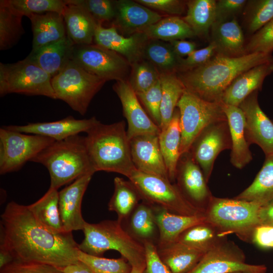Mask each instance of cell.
<instances>
[{
	"mask_svg": "<svg viewBox=\"0 0 273 273\" xmlns=\"http://www.w3.org/2000/svg\"><path fill=\"white\" fill-rule=\"evenodd\" d=\"M71 60L106 81L126 80L131 67L121 55L96 44H74Z\"/></svg>",
	"mask_w": 273,
	"mask_h": 273,
	"instance_id": "12",
	"label": "cell"
},
{
	"mask_svg": "<svg viewBox=\"0 0 273 273\" xmlns=\"http://www.w3.org/2000/svg\"><path fill=\"white\" fill-rule=\"evenodd\" d=\"M0 273H64L57 267L37 262L13 261L0 269Z\"/></svg>",
	"mask_w": 273,
	"mask_h": 273,
	"instance_id": "49",
	"label": "cell"
},
{
	"mask_svg": "<svg viewBox=\"0 0 273 273\" xmlns=\"http://www.w3.org/2000/svg\"><path fill=\"white\" fill-rule=\"evenodd\" d=\"M162 89L160 129L170 122L177 104L186 88L176 73L160 74Z\"/></svg>",
	"mask_w": 273,
	"mask_h": 273,
	"instance_id": "40",
	"label": "cell"
},
{
	"mask_svg": "<svg viewBox=\"0 0 273 273\" xmlns=\"http://www.w3.org/2000/svg\"><path fill=\"white\" fill-rule=\"evenodd\" d=\"M124 221H128L125 230L135 239L157 244L159 232L152 205L142 201Z\"/></svg>",
	"mask_w": 273,
	"mask_h": 273,
	"instance_id": "32",
	"label": "cell"
},
{
	"mask_svg": "<svg viewBox=\"0 0 273 273\" xmlns=\"http://www.w3.org/2000/svg\"><path fill=\"white\" fill-rule=\"evenodd\" d=\"M273 19V0H257L251 2L247 16V27L255 33Z\"/></svg>",
	"mask_w": 273,
	"mask_h": 273,
	"instance_id": "46",
	"label": "cell"
},
{
	"mask_svg": "<svg viewBox=\"0 0 273 273\" xmlns=\"http://www.w3.org/2000/svg\"><path fill=\"white\" fill-rule=\"evenodd\" d=\"M187 6V14L183 19L195 35H207L217 20L216 1L191 0L188 1Z\"/></svg>",
	"mask_w": 273,
	"mask_h": 273,
	"instance_id": "36",
	"label": "cell"
},
{
	"mask_svg": "<svg viewBox=\"0 0 273 273\" xmlns=\"http://www.w3.org/2000/svg\"><path fill=\"white\" fill-rule=\"evenodd\" d=\"M62 15L67 35L74 44H92L98 23L84 8L66 3Z\"/></svg>",
	"mask_w": 273,
	"mask_h": 273,
	"instance_id": "27",
	"label": "cell"
},
{
	"mask_svg": "<svg viewBox=\"0 0 273 273\" xmlns=\"http://www.w3.org/2000/svg\"><path fill=\"white\" fill-rule=\"evenodd\" d=\"M113 88L121 101L123 115L127 122L128 139L146 134L159 135L160 128L144 110L128 80L117 81Z\"/></svg>",
	"mask_w": 273,
	"mask_h": 273,
	"instance_id": "17",
	"label": "cell"
},
{
	"mask_svg": "<svg viewBox=\"0 0 273 273\" xmlns=\"http://www.w3.org/2000/svg\"><path fill=\"white\" fill-rule=\"evenodd\" d=\"M259 203L212 196L204 210L206 221L224 236L235 233L243 239L251 237L259 225Z\"/></svg>",
	"mask_w": 273,
	"mask_h": 273,
	"instance_id": "6",
	"label": "cell"
},
{
	"mask_svg": "<svg viewBox=\"0 0 273 273\" xmlns=\"http://www.w3.org/2000/svg\"><path fill=\"white\" fill-rule=\"evenodd\" d=\"M213 41L217 54L237 57L247 54L244 37L236 18L226 22L216 21L212 26Z\"/></svg>",
	"mask_w": 273,
	"mask_h": 273,
	"instance_id": "29",
	"label": "cell"
},
{
	"mask_svg": "<svg viewBox=\"0 0 273 273\" xmlns=\"http://www.w3.org/2000/svg\"><path fill=\"white\" fill-rule=\"evenodd\" d=\"M136 95L145 107L150 117L160 129L162 89L160 79L146 92Z\"/></svg>",
	"mask_w": 273,
	"mask_h": 273,
	"instance_id": "47",
	"label": "cell"
},
{
	"mask_svg": "<svg viewBox=\"0 0 273 273\" xmlns=\"http://www.w3.org/2000/svg\"><path fill=\"white\" fill-rule=\"evenodd\" d=\"M31 161L48 169L50 187L57 190L81 176L96 172L89 158L85 136L79 134L54 142Z\"/></svg>",
	"mask_w": 273,
	"mask_h": 273,
	"instance_id": "4",
	"label": "cell"
},
{
	"mask_svg": "<svg viewBox=\"0 0 273 273\" xmlns=\"http://www.w3.org/2000/svg\"><path fill=\"white\" fill-rule=\"evenodd\" d=\"M74 46L67 35L60 40L31 51L27 58L52 77L71 60Z\"/></svg>",
	"mask_w": 273,
	"mask_h": 273,
	"instance_id": "25",
	"label": "cell"
},
{
	"mask_svg": "<svg viewBox=\"0 0 273 273\" xmlns=\"http://www.w3.org/2000/svg\"><path fill=\"white\" fill-rule=\"evenodd\" d=\"M174 52L180 57H188L196 50V44L185 40H176L170 42Z\"/></svg>",
	"mask_w": 273,
	"mask_h": 273,
	"instance_id": "55",
	"label": "cell"
},
{
	"mask_svg": "<svg viewBox=\"0 0 273 273\" xmlns=\"http://www.w3.org/2000/svg\"><path fill=\"white\" fill-rule=\"evenodd\" d=\"M33 32L32 52L67 36L63 15L56 12L31 14L28 17Z\"/></svg>",
	"mask_w": 273,
	"mask_h": 273,
	"instance_id": "26",
	"label": "cell"
},
{
	"mask_svg": "<svg viewBox=\"0 0 273 273\" xmlns=\"http://www.w3.org/2000/svg\"><path fill=\"white\" fill-rule=\"evenodd\" d=\"M106 81L90 74L72 60L51 78L57 99L84 115L97 93Z\"/></svg>",
	"mask_w": 273,
	"mask_h": 273,
	"instance_id": "7",
	"label": "cell"
},
{
	"mask_svg": "<svg viewBox=\"0 0 273 273\" xmlns=\"http://www.w3.org/2000/svg\"><path fill=\"white\" fill-rule=\"evenodd\" d=\"M152 206L159 232L157 245L173 242L188 228L206 221L204 213L193 215H181L170 212L158 206Z\"/></svg>",
	"mask_w": 273,
	"mask_h": 273,
	"instance_id": "28",
	"label": "cell"
},
{
	"mask_svg": "<svg viewBox=\"0 0 273 273\" xmlns=\"http://www.w3.org/2000/svg\"><path fill=\"white\" fill-rule=\"evenodd\" d=\"M272 122H273V120H272Z\"/></svg>",
	"mask_w": 273,
	"mask_h": 273,
	"instance_id": "61",
	"label": "cell"
},
{
	"mask_svg": "<svg viewBox=\"0 0 273 273\" xmlns=\"http://www.w3.org/2000/svg\"><path fill=\"white\" fill-rule=\"evenodd\" d=\"M272 60L271 54L261 53L237 57L217 54L205 64L181 72L177 76L187 90L204 100L219 103L225 90L238 76Z\"/></svg>",
	"mask_w": 273,
	"mask_h": 273,
	"instance_id": "2",
	"label": "cell"
},
{
	"mask_svg": "<svg viewBox=\"0 0 273 273\" xmlns=\"http://www.w3.org/2000/svg\"><path fill=\"white\" fill-rule=\"evenodd\" d=\"M149 39L144 32L125 37L119 33L114 26L105 28L98 23L94 41L96 44L121 55L132 66L143 59L144 49Z\"/></svg>",
	"mask_w": 273,
	"mask_h": 273,
	"instance_id": "18",
	"label": "cell"
},
{
	"mask_svg": "<svg viewBox=\"0 0 273 273\" xmlns=\"http://www.w3.org/2000/svg\"><path fill=\"white\" fill-rule=\"evenodd\" d=\"M14 261L13 257L6 246L0 243V269Z\"/></svg>",
	"mask_w": 273,
	"mask_h": 273,
	"instance_id": "58",
	"label": "cell"
},
{
	"mask_svg": "<svg viewBox=\"0 0 273 273\" xmlns=\"http://www.w3.org/2000/svg\"><path fill=\"white\" fill-rule=\"evenodd\" d=\"M176 107L180 113V155L189 152L192 143L206 127L227 120L220 102L204 100L186 89Z\"/></svg>",
	"mask_w": 273,
	"mask_h": 273,
	"instance_id": "10",
	"label": "cell"
},
{
	"mask_svg": "<svg viewBox=\"0 0 273 273\" xmlns=\"http://www.w3.org/2000/svg\"><path fill=\"white\" fill-rule=\"evenodd\" d=\"M273 72V60L257 65L238 76L224 92L221 102L239 107L251 94L261 89L265 78Z\"/></svg>",
	"mask_w": 273,
	"mask_h": 273,
	"instance_id": "23",
	"label": "cell"
},
{
	"mask_svg": "<svg viewBox=\"0 0 273 273\" xmlns=\"http://www.w3.org/2000/svg\"><path fill=\"white\" fill-rule=\"evenodd\" d=\"M158 255L172 273H188L205 253L177 241L156 245Z\"/></svg>",
	"mask_w": 273,
	"mask_h": 273,
	"instance_id": "30",
	"label": "cell"
},
{
	"mask_svg": "<svg viewBox=\"0 0 273 273\" xmlns=\"http://www.w3.org/2000/svg\"><path fill=\"white\" fill-rule=\"evenodd\" d=\"M235 199L261 205L273 200V155L265 157L263 166L252 183Z\"/></svg>",
	"mask_w": 273,
	"mask_h": 273,
	"instance_id": "35",
	"label": "cell"
},
{
	"mask_svg": "<svg viewBox=\"0 0 273 273\" xmlns=\"http://www.w3.org/2000/svg\"><path fill=\"white\" fill-rule=\"evenodd\" d=\"M180 113L175 109L172 118L168 125L160 129L159 142L160 150L165 163L169 179L175 180L177 164L180 157L181 130Z\"/></svg>",
	"mask_w": 273,
	"mask_h": 273,
	"instance_id": "31",
	"label": "cell"
},
{
	"mask_svg": "<svg viewBox=\"0 0 273 273\" xmlns=\"http://www.w3.org/2000/svg\"><path fill=\"white\" fill-rule=\"evenodd\" d=\"M247 54H271L273 51V19L256 31L246 47Z\"/></svg>",
	"mask_w": 273,
	"mask_h": 273,
	"instance_id": "48",
	"label": "cell"
},
{
	"mask_svg": "<svg viewBox=\"0 0 273 273\" xmlns=\"http://www.w3.org/2000/svg\"><path fill=\"white\" fill-rule=\"evenodd\" d=\"M82 231L84 238L78 244L80 251L101 257L107 251H117L132 267L146 266L143 243L132 237L117 220H106L97 223L86 222Z\"/></svg>",
	"mask_w": 273,
	"mask_h": 273,
	"instance_id": "5",
	"label": "cell"
},
{
	"mask_svg": "<svg viewBox=\"0 0 273 273\" xmlns=\"http://www.w3.org/2000/svg\"><path fill=\"white\" fill-rule=\"evenodd\" d=\"M144 245L145 250L146 267L143 273H172L160 258L155 244L145 242Z\"/></svg>",
	"mask_w": 273,
	"mask_h": 273,
	"instance_id": "51",
	"label": "cell"
},
{
	"mask_svg": "<svg viewBox=\"0 0 273 273\" xmlns=\"http://www.w3.org/2000/svg\"><path fill=\"white\" fill-rule=\"evenodd\" d=\"M93 174L81 176L59 192V210L65 232L83 229L86 221L81 214V203Z\"/></svg>",
	"mask_w": 273,
	"mask_h": 273,
	"instance_id": "19",
	"label": "cell"
},
{
	"mask_svg": "<svg viewBox=\"0 0 273 273\" xmlns=\"http://www.w3.org/2000/svg\"><path fill=\"white\" fill-rule=\"evenodd\" d=\"M53 139L37 134H27L0 128V174L18 171L46 148Z\"/></svg>",
	"mask_w": 273,
	"mask_h": 273,
	"instance_id": "11",
	"label": "cell"
},
{
	"mask_svg": "<svg viewBox=\"0 0 273 273\" xmlns=\"http://www.w3.org/2000/svg\"><path fill=\"white\" fill-rule=\"evenodd\" d=\"M129 144L132 161L136 169L169 180L160 148L159 135H138L129 140Z\"/></svg>",
	"mask_w": 273,
	"mask_h": 273,
	"instance_id": "20",
	"label": "cell"
},
{
	"mask_svg": "<svg viewBox=\"0 0 273 273\" xmlns=\"http://www.w3.org/2000/svg\"><path fill=\"white\" fill-rule=\"evenodd\" d=\"M266 270L267 269L260 270V271H239L232 272L230 273H266Z\"/></svg>",
	"mask_w": 273,
	"mask_h": 273,
	"instance_id": "60",
	"label": "cell"
},
{
	"mask_svg": "<svg viewBox=\"0 0 273 273\" xmlns=\"http://www.w3.org/2000/svg\"><path fill=\"white\" fill-rule=\"evenodd\" d=\"M216 49V44L212 41L207 47L195 50L186 58L181 59L179 71L184 72L205 64L214 56Z\"/></svg>",
	"mask_w": 273,
	"mask_h": 273,
	"instance_id": "50",
	"label": "cell"
},
{
	"mask_svg": "<svg viewBox=\"0 0 273 273\" xmlns=\"http://www.w3.org/2000/svg\"><path fill=\"white\" fill-rule=\"evenodd\" d=\"M86 133V149L96 172H115L127 177L136 169L124 121L110 124L99 121Z\"/></svg>",
	"mask_w": 273,
	"mask_h": 273,
	"instance_id": "3",
	"label": "cell"
},
{
	"mask_svg": "<svg viewBox=\"0 0 273 273\" xmlns=\"http://www.w3.org/2000/svg\"><path fill=\"white\" fill-rule=\"evenodd\" d=\"M258 217L259 225L273 226V200L260 207Z\"/></svg>",
	"mask_w": 273,
	"mask_h": 273,
	"instance_id": "56",
	"label": "cell"
},
{
	"mask_svg": "<svg viewBox=\"0 0 273 273\" xmlns=\"http://www.w3.org/2000/svg\"><path fill=\"white\" fill-rule=\"evenodd\" d=\"M160 73L150 62L143 59L131 67L129 84L135 94L146 92L159 79Z\"/></svg>",
	"mask_w": 273,
	"mask_h": 273,
	"instance_id": "42",
	"label": "cell"
},
{
	"mask_svg": "<svg viewBox=\"0 0 273 273\" xmlns=\"http://www.w3.org/2000/svg\"><path fill=\"white\" fill-rule=\"evenodd\" d=\"M251 238L259 247L273 248V226L258 225L254 229Z\"/></svg>",
	"mask_w": 273,
	"mask_h": 273,
	"instance_id": "53",
	"label": "cell"
},
{
	"mask_svg": "<svg viewBox=\"0 0 273 273\" xmlns=\"http://www.w3.org/2000/svg\"><path fill=\"white\" fill-rule=\"evenodd\" d=\"M23 16L14 9L8 0L0 1V50H9L19 41L25 30Z\"/></svg>",
	"mask_w": 273,
	"mask_h": 273,
	"instance_id": "37",
	"label": "cell"
},
{
	"mask_svg": "<svg viewBox=\"0 0 273 273\" xmlns=\"http://www.w3.org/2000/svg\"><path fill=\"white\" fill-rule=\"evenodd\" d=\"M229 124L232 141L230 161L235 167L242 169L252 160V156L245 135V117L237 106L220 102Z\"/></svg>",
	"mask_w": 273,
	"mask_h": 273,
	"instance_id": "24",
	"label": "cell"
},
{
	"mask_svg": "<svg viewBox=\"0 0 273 273\" xmlns=\"http://www.w3.org/2000/svg\"><path fill=\"white\" fill-rule=\"evenodd\" d=\"M59 191L50 187L38 200L27 207L36 220L49 231L65 233L59 210Z\"/></svg>",
	"mask_w": 273,
	"mask_h": 273,
	"instance_id": "33",
	"label": "cell"
},
{
	"mask_svg": "<svg viewBox=\"0 0 273 273\" xmlns=\"http://www.w3.org/2000/svg\"><path fill=\"white\" fill-rule=\"evenodd\" d=\"M142 32L149 39L169 42L184 40L195 35L184 20L176 16L162 18L146 28Z\"/></svg>",
	"mask_w": 273,
	"mask_h": 273,
	"instance_id": "41",
	"label": "cell"
},
{
	"mask_svg": "<svg viewBox=\"0 0 273 273\" xmlns=\"http://www.w3.org/2000/svg\"><path fill=\"white\" fill-rule=\"evenodd\" d=\"M175 180L186 198L195 207L204 211L212 196L201 168L189 152L180 155Z\"/></svg>",
	"mask_w": 273,
	"mask_h": 273,
	"instance_id": "16",
	"label": "cell"
},
{
	"mask_svg": "<svg viewBox=\"0 0 273 273\" xmlns=\"http://www.w3.org/2000/svg\"><path fill=\"white\" fill-rule=\"evenodd\" d=\"M11 6L23 16L56 12L63 14L66 6L62 0H8Z\"/></svg>",
	"mask_w": 273,
	"mask_h": 273,
	"instance_id": "44",
	"label": "cell"
},
{
	"mask_svg": "<svg viewBox=\"0 0 273 273\" xmlns=\"http://www.w3.org/2000/svg\"><path fill=\"white\" fill-rule=\"evenodd\" d=\"M114 185V193L108 203V209L116 212L117 220L122 223L142 199L138 189L129 180L116 177Z\"/></svg>",
	"mask_w": 273,
	"mask_h": 273,
	"instance_id": "34",
	"label": "cell"
},
{
	"mask_svg": "<svg viewBox=\"0 0 273 273\" xmlns=\"http://www.w3.org/2000/svg\"><path fill=\"white\" fill-rule=\"evenodd\" d=\"M146 266L140 267H132L130 273H143Z\"/></svg>",
	"mask_w": 273,
	"mask_h": 273,
	"instance_id": "59",
	"label": "cell"
},
{
	"mask_svg": "<svg viewBox=\"0 0 273 273\" xmlns=\"http://www.w3.org/2000/svg\"><path fill=\"white\" fill-rule=\"evenodd\" d=\"M78 260L84 263L94 273H130L132 269L131 264L123 257L109 259L79 250Z\"/></svg>",
	"mask_w": 273,
	"mask_h": 273,
	"instance_id": "43",
	"label": "cell"
},
{
	"mask_svg": "<svg viewBox=\"0 0 273 273\" xmlns=\"http://www.w3.org/2000/svg\"><path fill=\"white\" fill-rule=\"evenodd\" d=\"M99 121L96 117L77 119L69 116L55 121L30 123L24 125H8L4 127L11 130L40 135L51 138L55 141H60L82 132L87 133Z\"/></svg>",
	"mask_w": 273,
	"mask_h": 273,
	"instance_id": "21",
	"label": "cell"
},
{
	"mask_svg": "<svg viewBox=\"0 0 273 273\" xmlns=\"http://www.w3.org/2000/svg\"><path fill=\"white\" fill-rule=\"evenodd\" d=\"M146 7L169 14L180 15L185 10V3L178 0H137Z\"/></svg>",
	"mask_w": 273,
	"mask_h": 273,
	"instance_id": "52",
	"label": "cell"
},
{
	"mask_svg": "<svg viewBox=\"0 0 273 273\" xmlns=\"http://www.w3.org/2000/svg\"><path fill=\"white\" fill-rule=\"evenodd\" d=\"M258 91L248 96L239 107L244 115L245 135L248 144L259 146L266 157L273 155V122L259 105Z\"/></svg>",
	"mask_w": 273,
	"mask_h": 273,
	"instance_id": "15",
	"label": "cell"
},
{
	"mask_svg": "<svg viewBox=\"0 0 273 273\" xmlns=\"http://www.w3.org/2000/svg\"><path fill=\"white\" fill-rule=\"evenodd\" d=\"M57 268L64 273H94L88 266L79 260L76 263Z\"/></svg>",
	"mask_w": 273,
	"mask_h": 273,
	"instance_id": "57",
	"label": "cell"
},
{
	"mask_svg": "<svg viewBox=\"0 0 273 273\" xmlns=\"http://www.w3.org/2000/svg\"><path fill=\"white\" fill-rule=\"evenodd\" d=\"M246 1L245 0H219L216 1V21L231 14H235L245 5Z\"/></svg>",
	"mask_w": 273,
	"mask_h": 273,
	"instance_id": "54",
	"label": "cell"
},
{
	"mask_svg": "<svg viewBox=\"0 0 273 273\" xmlns=\"http://www.w3.org/2000/svg\"><path fill=\"white\" fill-rule=\"evenodd\" d=\"M143 59L151 63L162 73L179 71L182 58L174 52L170 43L149 39L144 49Z\"/></svg>",
	"mask_w": 273,
	"mask_h": 273,
	"instance_id": "39",
	"label": "cell"
},
{
	"mask_svg": "<svg viewBox=\"0 0 273 273\" xmlns=\"http://www.w3.org/2000/svg\"><path fill=\"white\" fill-rule=\"evenodd\" d=\"M51 76L27 57L16 63H0V96L17 93L57 99Z\"/></svg>",
	"mask_w": 273,
	"mask_h": 273,
	"instance_id": "9",
	"label": "cell"
},
{
	"mask_svg": "<svg viewBox=\"0 0 273 273\" xmlns=\"http://www.w3.org/2000/svg\"><path fill=\"white\" fill-rule=\"evenodd\" d=\"M225 238L214 226L205 221L188 228L175 241L205 254Z\"/></svg>",
	"mask_w": 273,
	"mask_h": 273,
	"instance_id": "38",
	"label": "cell"
},
{
	"mask_svg": "<svg viewBox=\"0 0 273 273\" xmlns=\"http://www.w3.org/2000/svg\"><path fill=\"white\" fill-rule=\"evenodd\" d=\"M264 265L248 264L243 251L234 243L224 239L203 256L188 273H230L266 270Z\"/></svg>",
	"mask_w": 273,
	"mask_h": 273,
	"instance_id": "14",
	"label": "cell"
},
{
	"mask_svg": "<svg viewBox=\"0 0 273 273\" xmlns=\"http://www.w3.org/2000/svg\"><path fill=\"white\" fill-rule=\"evenodd\" d=\"M231 149L230 128L228 121L225 120L206 127L192 143L189 152L201 168L207 183L217 156L221 152Z\"/></svg>",
	"mask_w": 273,
	"mask_h": 273,
	"instance_id": "13",
	"label": "cell"
},
{
	"mask_svg": "<svg viewBox=\"0 0 273 273\" xmlns=\"http://www.w3.org/2000/svg\"><path fill=\"white\" fill-rule=\"evenodd\" d=\"M127 178L138 189L143 201L175 214L193 215L204 213L191 203L177 185L168 179L136 169Z\"/></svg>",
	"mask_w": 273,
	"mask_h": 273,
	"instance_id": "8",
	"label": "cell"
},
{
	"mask_svg": "<svg viewBox=\"0 0 273 273\" xmlns=\"http://www.w3.org/2000/svg\"><path fill=\"white\" fill-rule=\"evenodd\" d=\"M116 15L112 25L122 33L131 35L142 32L162 19V16L136 1H115Z\"/></svg>",
	"mask_w": 273,
	"mask_h": 273,
	"instance_id": "22",
	"label": "cell"
},
{
	"mask_svg": "<svg viewBox=\"0 0 273 273\" xmlns=\"http://www.w3.org/2000/svg\"><path fill=\"white\" fill-rule=\"evenodd\" d=\"M0 243L14 261L37 262L57 267L77 262L80 250L72 232H52L35 218L27 206L12 201L1 216Z\"/></svg>",
	"mask_w": 273,
	"mask_h": 273,
	"instance_id": "1",
	"label": "cell"
},
{
	"mask_svg": "<svg viewBox=\"0 0 273 273\" xmlns=\"http://www.w3.org/2000/svg\"><path fill=\"white\" fill-rule=\"evenodd\" d=\"M67 3L84 8L98 23L114 19L115 1L110 0H66Z\"/></svg>",
	"mask_w": 273,
	"mask_h": 273,
	"instance_id": "45",
	"label": "cell"
}]
</instances>
